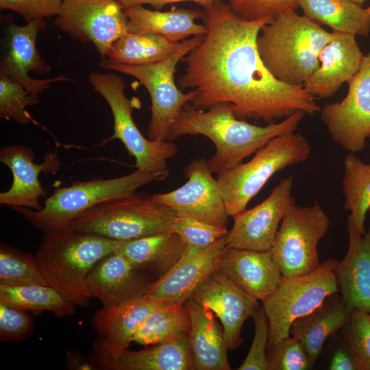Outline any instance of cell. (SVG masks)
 Returning <instances> with one entry per match:
<instances>
[{"mask_svg":"<svg viewBox=\"0 0 370 370\" xmlns=\"http://www.w3.org/2000/svg\"><path fill=\"white\" fill-rule=\"evenodd\" d=\"M202 19L207 32L182 59L186 67L178 78L181 90L195 92L188 103L191 108L206 110L227 103L236 118L267 124L297 111L320 112L304 86L281 82L261 60L257 38L270 18L245 19L229 3L217 0L204 9Z\"/></svg>","mask_w":370,"mask_h":370,"instance_id":"1","label":"cell"},{"mask_svg":"<svg viewBox=\"0 0 370 370\" xmlns=\"http://www.w3.org/2000/svg\"><path fill=\"white\" fill-rule=\"evenodd\" d=\"M305 115L297 111L278 123L259 126L236 118L227 103H218L206 110L186 103L171 127L166 140L186 135L208 138L216 151L206 162L218 176L243 163L273 138L295 132Z\"/></svg>","mask_w":370,"mask_h":370,"instance_id":"2","label":"cell"},{"mask_svg":"<svg viewBox=\"0 0 370 370\" xmlns=\"http://www.w3.org/2000/svg\"><path fill=\"white\" fill-rule=\"evenodd\" d=\"M123 241L62 226L44 232L34 258L49 286L75 305L88 307L89 271Z\"/></svg>","mask_w":370,"mask_h":370,"instance_id":"3","label":"cell"},{"mask_svg":"<svg viewBox=\"0 0 370 370\" xmlns=\"http://www.w3.org/2000/svg\"><path fill=\"white\" fill-rule=\"evenodd\" d=\"M332 36L306 16L290 10L262 27L257 47L274 77L288 85L303 86L319 68V54Z\"/></svg>","mask_w":370,"mask_h":370,"instance_id":"4","label":"cell"},{"mask_svg":"<svg viewBox=\"0 0 370 370\" xmlns=\"http://www.w3.org/2000/svg\"><path fill=\"white\" fill-rule=\"evenodd\" d=\"M169 173H156L136 169L119 177H95L77 181L67 187H56L43 202L40 210L24 207L12 208L36 229L45 232L64 226L93 206L125 197L139 188L164 179Z\"/></svg>","mask_w":370,"mask_h":370,"instance_id":"5","label":"cell"},{"mask_svg":"<svg viewBox=\"0 0 370 370\" xmlns=\"http://www.w3.org/2000/svg\"><path fill=\"white\" fill-rule=\"evenodd\" d=\"M177 217L146 193L112 199L87 210L64 226L116 241L173 232Z\"/></svg>","mask_w":370,"mask_h":370,"instance_id":"6","label":"cell"},{"mask_svg":"<svg viewBox=\"0 0 370 370\" xmlns=\"http://www.w3.org/2000/svg\"><path fill=\"white\" fill-rule=\"evenodd\" d=\"M311 147L300 133H288L271 139L245 163L217 176L226 213L233 217L250 201L277 172L306 161Z\"/></svg>","mask_w":370,"mask_h":370,"instance_id":"7","label":"cell"},{"mask_svg":"<svg viewBox=\"0 0 370 370\" xmlns=\"http://www.w3.org/2000/svg\"><path fill=\"white\" fill-rule=\"evenodd\" d=\"M338 262L328 258L310 273L283 277L273 292L262 301L269 323L267 349L290 336L296 319L311 312L328 296L339 293L335 273Z\"/></svg>","mask_w":370,"mask_h":370,"instance_id":"8","label":"cell"},{"mask_svg":"<svg viewBox=\"0 0 370 370\" xmlns=\"http://www.w3.org/2000/svg\"><path fill=\"white\" fill-rule=\"evenodd\" d=\"M204 35L187 39L186 45L171 57L158 62L138 66L113 63L102 59L99 66L116 71L137 79L147 90L151 99V119L147 138L153 141H167L169 130L195 95L192 90L186 93L179 89L175 82L178 62L201 42Z\"/></svg>","mask_w":370,"mask_h":370,"instance_id":"9","label":"cell"},{"mask_svg":"<svg viewBox=\"0 0 370 370\" xmlns=\"http://www.w3.org/2000/svg\"><path fill=\"white\" fill-rule=\"evenodd\" d=\"M88 80L93 90L106 101L113 116L114 133L110 140H119L135 166L145 171L169 173L167 160L173 157L178 147L173 141H153L145 138L132 118L133 101L126 97L125 84L115 73H90Z\"/></svg>","mask_w":370,"mask_h":370,"instance_id":"10","label":"cell"},{"mask_svg":"<svg viewBox=\"0 0 370 370\" xmlns=\"http://www.w3.org/2000/svg\"><path fill=\"white\" fill-rule=\"evenodd\" d=\"M330 225L328 215L317 203L290 208L271 249L284 278L308 274L320 266L318 244Z\"/></svg>","mask_w":370,"mask_h":370,"instance_id":"11","label":"cell"},{"mask_svg":"<svg viewBox=\"0 0 370 370\" xmlns=\"http://www.w3.org/2000/svg\"><path fill=\"white\" fill-rule=\"evenodd\" d=\"M347 84L346 97L325 105L321 119L333 142L355 153L365 149L370 137V53Z\"/></svg>","mask_w":370,"mask_h":370,"instance_id":"12","label":"cell"},{"mask_svg":"<svg viewBox=\"0 0 370 370\" xmlns=\"http://www.w3.org/2000/svg\"><path fill=\"white\" fill-rule=\"evenodd\" d=\"M55 25L71 37L92 42L102 59L127 32V17L116 0H62Z\"/></svg>","mask_w":370,"mask_h":370,"instance_id":"13","label":"cell"},{"mask_svg":"<svg viewBox=\"0 0 370 370\" xmlns=\"http://www.w3.org/2000/svg\"><path fill=\"white\" fill-rule=\"evenodd\" d=\"M293 187L292 176L282 178L260 204L233 216V226L225 237L226 246L271 250L284 217L295 204Z\"/></svg>","mask_w":370,"mask_h":370,"instance_id":"14","label":"cell"},{"mask_svg":"<svg viewBox=\"0 0 370 370\" xmlns=\"http://www.w3.org/2000/svg\"><path fill=\"white\" fill-rule=\"evenodd\" d=\"M187 182L177 189L151 195L178 217L227 227L228 215L216 180L205 158L193 160L184 169Z\"/></svg>","mask_w":370,"mask_h":370,"instance_id":"15","label":"cell"},{"mask_svg":"<svg viewBox=\"0 0 370 370\" xmlns=\"http://www.w3.org/2000/svg\"><path fill=\"white\" fill-rule=\"evenodd\" d=\"M45 27V19L34 20L25 25L15 23L8 25L5 30L6 51L0 66V73L7 75L38 97L49 89L52 83L73 81L65 75L43 79H34L29 75L30 72L46 74L52 69L36 47L38 34Z\"/></svg>","mask_w":370,"mask_h":370,"instance_id":"16","label":"cell"},{"mask_svg":"<svg viewBox=\"0 0 370 370\" xmlns=\"http://www.w3.org/2000/svg\"><path fill=\"white\" fill-rule=\"evenodd\" d=\"M190 298L220 319L229 351H234L242 344L243 325L260 306L258 299L239 288L218 267Z\"/></svg>","mask_w":370,"mask_h":370,"instance_id":"17","label":"cell"},{"mask_svg":"<svg viewBox=\"0 0 370 370\" xmlns=\"http://www.w3.org/2000/svg\"><path fill=\"white\" fill-rule=\"evenodd\" d=\"M35 155L29 147L18 144L3 147L0 149V162L11 171L10 188L0 193V204L10 208L24 207L40 210L43 205L40 198L46 191L41 186L39 175L56 173L61 162L55 152L45 154L44 162L36 164Z\"/></svg>","mask_w":370,"mask_h":370,"instance_id":"18","label":"cell"},{"mask_svg":"<svg viewBox=\"0 0 370 370\" xmlns=\"http://www.w3.org/2000/svg\"><path fill=\"white\" fill-rule=\"evenodd\" d=\"M226 236L204 249L186 245L175 266L155 280L146 295L160 301L184 304L218 267Z\"/></svg>","mask_w":370,"mask_h":370,"instance_id":"19","label":"cell"},{"mask_svg":"<svg viewBox=\"0 0 370 370\" xmlns=\"http://www.w3.org/2000/svg\"><path fill=\"white\" fill-rule=\"evenodd\" d=\"M154 281L116 251L93 266L87 275L86 288L90 297L109 306L145 295Z\"/></svg>","mask_w":370,"mask_h":370,"instance_id":"20","label":"cell"},{"mask_svg":"<svg viewBox=\"0 0 370 370\" xmlns=\"http://www.w3.org/2000/svg\"><path fill=\"white\" fill-rule=\"evenodd\" d=\"M331 41L319 54L320 65L303 85L313 97H331L345 82H348L360 67L364 55L356 35L332 32Z\"/></svg>","mask_w":370,"mask_h":370,"instance_id":"21","label":"cell"},{"mask_svg":"<svg viewBox=\"0 0 370 370\" xmlns=\"http://www.w3.org/2000/svg\"><path fill=\"white\" fill-rule=\"evenodd\" d=\"M160 302L145 294L103 306L92 320L99 336L93 347L113 354L127 349L147 316Z\"/></svg>","mask_w":370,"mask_h":370,"instance_id":"22","label":"cell"},{"mask_svg":"<svg viewBox=\"0 0 370 370\" xmlns=\"http://www.w3.org/2000/svg\"><path fill=\"white\" fill-rule=\"evenodd\" d=\"M218 268L245 293L263 301L283 278L271 250L226 248Z\"/></svg>","mask_w":370,"mask_h":370,"instance_id":"23","label":"cell"},{"mask_svg":"<svg viewBox=\"0 0 370 370\" xmlns=\"http://www.w3.org/2000/svg\"><path fill=\"white\" fill-rule=\"evenodd\" d=\"M91 360L106 370H192L188 338L114 354L93 347Z\"/></svg>","mask_w":370,"mask_h":370,"instance_id":"24","label":"cell"},{"mask_svg":"<svg viewBox=\"0 0 370 370\" xmlns=\"http://www.w3.org/2000/svg\"><path fill=\"white\" fill-rule=\"evenodd\" d=\"M349 245L335 273L341 296L352 311L370 314V223L362 236L347 225Z\"/></svg>","mask_w":370,"mask_h":370,"instance_id":"25","label":"cell"},{"mask_svg":"<svg viewBox=\"0 0 370 370\" xmlns=\"http://www.w3.org/2000/svg\"><path fill=\"white\" fill-rule=\"evenodd\" d=\"M184 304L190 317L188 345L192 370H230L224 332L213 312L191 298Z\"/></svg>","mask_w":370,"mask_h":370,"instance_id":"26","label":"cell"},{"mask_svg":"<svg viewBox=\"0 0 370 370\" xmlns=\"http://www.w3.org/2000/svg\"><path fill=\"white\" fill-rule=\"evenodd\" d=\"M352 313L341 296L332 294L311 312L296 319L291 325L290 336L300 341L314 364L325 341L347 325Z\"/></svg>","mask_w":370,"mask_h":370,"instance_id":"27","label":"cell"},{"mask_svg":"<svg viewBox=\"0 0 370 370\" xmlns=\"http://www.w3.org/2000/svg\"><path fill=\"white\" fill-rule=\"evenodd\" d=\"M127 17V32L152 33L162 35L170 40L182 42L191 36L205 35L207 27L196 23L203 17V12L191 9L172 8L159 11L135 5L123 8Z\"/></svg>","mask_w":370,"mask_h":370,"instance_id":"28","label":"cell"},{"mask_svg":"<svg viewBox=\"0 0 370 370\" xmlns=\"http://www.w3.org/2000/svg\"><path fill=\"white\" fill-rule=\"evenodd\" d=\"M186 245L176 233L166 232L124 241L116 250L134 267L156 280L178 262Z\"/></svg>","mask_w":370,"mask_h":370,"instance_id":"29","label":"cell"},{"mask_svg":"<svg viewBox=\"0 0 370 370\" xmlns=\"http://www.w3.org/2000/svg\"><path fill=\"white\" fill-rule=\"evenodd\" d=\"M186 41L174 42L157 34L127 32L112 44L104 59L130 66L153 64L173 56Z\"/></svg>","mask_w":370,"mask_h":370,"instance_id":"30","label":"cell"},{"mask_svg":"<svg viewBox=\"0 0 370 370\" xmlns=\"http://www.w3.org/2000/svg\"><path fill=\"white\" fill-rule=\"evenodd\" d=\"M305 16L333 32L367 37L370 16L362 5L350 0H299Z\"/></svg>","mask_w":370,"mask_h":370,"instance_id":"31","label":"cell"},{"mask_svg":"<svg viewBox=\"0 0 370 370\" xmlns=\"http://www.w3.org/2000/svg\"><path fill=\"white\" fill-rule=\"evenodd\" d=\"M189 312L184 304L160 301L147 316L133 341L142 345L187 339Z\"/></svg>","mask_w":370,"mask_h":370,"instance_id":"32","label":"cell"},{"mask_svg":"<svg viewBox=\"0 0 370 370\" xmlns=\"http://www.w3.org/2000/svg\"><path fill=\"white\" fill-rule=\"evenodd\" d=\"M342 186L344 208L349 212L347 225L362 236L366 232L365 221L370 208V163L349 152L344 159Z\"/></svg>","mask_w":370,"mask_h":370,"instance_id":"33","label":"cell"},{"mask_svg":"<svg viewBox=\"0 0 370 370\" xmlns=\"http://www.w3.org/2000/svg\"><path fill=\"white\" fill-rule=\"evenodd\" d=\"M0 301L25 310L50 311L56 317L71 316L76 306L49 285L12 286L0 284Z\"/></svg>","mask_w":370,"mask_h":370,"instance_id":"34","label":"cell"},{"mask_svg":"<svg viewBox=\"0 0 370 370\" xmlns=\"http://www.w3.org/2000/svg\"><path fill=\"white\" fill-rule=\"evenodd\" d=\"M0 284L12 286L48 285L39 271L34 256L2 242L0 245Z\"/></svg>","mask_w":370,"mask_h":370,"instance_id":"35","label":"cell"},{"mask_svg":"<svg viewBox=\"0 0 370 370\" xmlns=\"http://www.w3.org/2000/svg\"><path fill=\"white\" fill-rule=\"evenodd\" d=\"M38 103V96L29 92L7 75L0 73L1 119L12 120L22 125L29 124L34 120L25 108Z\"/></svg>","mask_w":370,"mask_h":370,"instance_id":"36","label":"cell"},{"mask_svg":"<svg viewBox=\"0 0 370 370\" xmlns=\"http://www.w3.org/2000/svg\"><path fill=\"white\" fill-rule=\"evenodd\" d=\"M345 342L358 370H370V314L355 310L345 328Z\"/></svg>","mask_w":370,"mask_h":370,"instance_id":"37","label":"cell"},{"mask_svg":"<svg viewBox=\"0 0 370 370\" xmlns=\"http://www.w3.org/2000/svg\"><path fill=\"white\" fill-rule=\"evenodd\" d=\"M173 232L178 234L186 245L202 249L209 247L228 233L227 227L178 217L173 223Z\"/></svg>","mask_w":370,"mask_h":370,"instance_id":"38","label":"cell"},{"mask_svg":"<svg viewBox=\"0 0 370 370\" xmlns=\"http://www.w3.org/2000/svg\"><path fill=\"white\" fill-rule=\"evenodd\" d=\"M267 350L269 370H306L312 365L300 341L292 336Z\"/></svg>","mask_w":370,"mask_h":370,"instance_id":"39","label":"cell"},{"mask_svg":"<svg viewBox=\"0 0 370 370\" xmlns=\"http://www.w3.org/2000/svg\"><path fill=\"white\" fill-rule=\"evenodd\" d=\"M26 311L0 301L1 343H19L31 335L34 328V319Z\"/></svg>","mask_w":370,"mask_h":370,"instance_id":"40","label":"cell"},{"mask_svg":"<svg viewBox=\"0 0 370 370\" xmlns=\"http://www.w3.org/2000/svg\"><path fill=\"white\" fill-rule=\"evenodd\" d=\"M255 333L249 351L238 370H269L266 350L269 341V329L267 317L262 307L254 312Z\"/></svg>","mask_w":370,"mask_h":370,"instance_id":"41","label":"cell"},{"mask_svg":"<svg viewBox=\"0 0 370 370\" xmlns=\"http://www.w3.org/2000/svg\"><path fill=\"white\" fill-rule=\"evenodd\" d=\"M232 9L241 17L255 21L272 19L284 12L295 10L299 0H230Z\"/></svg>","mask_w":370,"mask_h":370,"instance_id":"42","label":"cell"},{"mask_svg":"<svg viewBox=\"0 0 370 370\" xmlns=\"http://www.w3.org/2000/svg\"><path fill=\"white\" fill-rule=\"evenodd\" d=\"M62 3V0H0V8L16 12L27 23L56 16Z\"/></svg>","mask_w":370,"mask_h":370,"instance_id":"43","label":"cell"},{"mask_svg":"<svg viewBox=\"0 0 370 370\" xmlns=\"http://www.w3.org/2000/svg\"><path fill=\"white\" fill-rule=\"evenodd\" d=\"M329 369L330 370H358L357 364L346 345L335 350L331 358Z\"/></svg>","mask_w":370,"mask_h":370,"instance_id":"44","label":"cell"},{"mask_svg":"<svg viewBox=\"0 0 370 370\" xmlns=\"http://www.w3.org/2000/svg\"><path fill=\"white\" fill-rule=\"evenodd\" d=\"M118 3L124 8L126 7L135 5H150L153 7L160 8L165 5L183 2L193 1L201 5L204 9L210 6L214 2L217 0H116Z\"/></svg>","mask_w":370,"mask_h":370,"instance_id":"45","label":"cell"},{"mask_svg":"<svg viewBox=\"0 0 370 370\" xmlns=\"http://www.w3.org/2000/svg\"><path fill=\"white\" fill-rule=\"evenodd\" d=\"M66 365L69 369L92 370L97 369L91 359H87L76 351L66 352Z\"/></svg>","mask_w":370,"mask_h":370,"instance_id":"46","label":"cell"},{"mask_svg":"<svg viewBox=\"0 0 370 370\" xmlns=\"http://www.w3.org/2000/svg\"><path fill=\"white\" fill-rule=\"evenodd\" d=\"M350 1L354 3H356L358 4L362 5L365 2V0H350Z\"/></svg>","mask_w":370,"mask_h":370,"instance_id":"47","label":"cell"},{"mask_svg":"<svg viewBox=\"0 0 370 370\" xmlns=\"http://www.w3.org/2000/svg\"><path fill=\"white\" fill-rule=\"evenodd\" d=\"M365 10H366L367 13L370 16V5L367 8H366Z\"/></svg>","mask_w":370,"mask_h":370,"instance_id":"48","label":"cell"},{"mask_svg":"<svg viewBox=\"0 0 370 370\" xmlns=\"http://www.w3.org/2000/svg\"><path fill=\"white\" fill-rule=\"evenodd\" d=\"M368 212H369L370 213V208H369V211H368Z\"/></svg>","mask_w":370,"mask_h":370,"instance_id":"49","label":"cell"}]
</instances>
